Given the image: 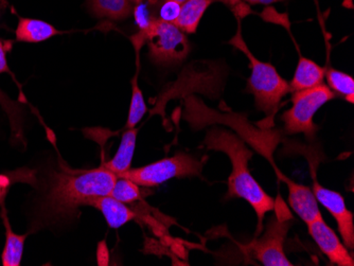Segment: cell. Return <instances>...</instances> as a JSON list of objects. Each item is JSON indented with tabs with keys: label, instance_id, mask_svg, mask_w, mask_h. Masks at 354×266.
<instances>
[{
	"label": "cell",
	"instance_id": "6",
	"mask_svg": "<svg viewBox=\"0 0 354 266\" xmlns=\"http://www.w3.org/2000/svg\"><path fill=\"white\" fill-rule=\"evenodd\" d=\"M143 41L148 43L151 61L160 67L178 66L187 59L191 49L186 33L174 23L159 19L133 37L135 48L138 49Z\"/></svg>",
	"mask_w": 354,
	"mask_h": 266
},
{
	"label": "cell",
	"instance_id": "23",
	"mask_svg": "<svg viewBox=\"0 0 354 266\" xmlns=\"http://www.w3.org/2000/svg\"><path fill=\"white\" fill-rule=\"evenodd\" d=\"M158 0H141L133 8L135 23L138 26L139 30L145 31L150 27L153 21H156V8Z\"/></svg>",
	"mask_w": 354,
	"mask_h": 266
},
{
	"label": "cell",
	"instance_id": "22",
	"mask_svg": "<svg viewBox=\"0 0 354 266\" xmlns=\"http://www.w3.org/2000/svg\"><path fill=\"white\" fill-rule=\"evenodd\" d=\"M109 196L124 204H132L141 198L140 186L129 178L117 176L114 188Z\"/></svg>",
	"mask_w": 354,
	"mask_h": 266
},
{
	"label": "cell",
	"instance_id": "7",
	"mask_svg": "<svg viewBox=\"0 0 354 266\" xmlns=\"http://www.w3.org/2000/svg\"><path fill=\"white\" fill-rule=\"evenodd\" d=\"M334 98L335 93L325 84L293 93L292 107L281 116L283 132L288 135L304 134L308 140H313L318 131L314 116L320 107Z\"/></svg>",
	"mask_w": 354,
	"mask_h": 266
},
{
	"label": "cell",
	"instance_id": "30",
	"mask_svg": "<svg viewBox=\"0 0 354 266\" xmlns=\"http://www.w3.org/2000/svg\"><path fill=\"white\" fill-rule=\"evenodd\" d=\"M134 5H136V3H140L141 0H131Z\"/></svg>",
	"mask_w": 354,
	"mask_h": 266
},
{
	"label": "cell",
	"instance_id": "28",
	"mask_svg": "<svg viewBox=\"0 0 354 266\" xmlns=\"http://www.w3.org/2000/svg\"><path fill=\"white\" fill-rule=\"evenodd\" d=\"M6 53H7V49H6L5 44L0 39V75L1 73H11L9 65H8Z\"/></svg>",
	"mask_w": 354,
	"mask_h": 266
},
{
	"label": "cell",
	"instance_id": "24",
	"mask_svg": "<svg viewBox=\"0 0 354 266\" xmlns=\"http://www.w3.org/2000/svg\"><path fill=\"white\" fill-rule=\"evenodd\" d=\"M182 3L174 0H158L156 8L157 19L166 23H175L180 17Z\"/></svg>",
	"mask_w": 354,
	"mask_h": 266
},
{
	"label": "cell",
	"instance_id": "16",
	"mask_svg": "<svg viewBox=\"0 0 354 266\" xmlns=\"http://www.w3.org/2000/svg\"><path fill=\"white\" fill-rule=\"evenodd\" d=\"M63 35L55 26L44 21L21 17L16 28V41L21 43L37 44L47 41L55 35Z\"/></svg>",
	"mask_w": 354,
	"mask_h": 266
},
{
	"label": "cell",
	"instance_id": "27",
	"mask_svg": "<svg viewBox=\"0 0 354 266\" xmlns=\"http://www.w3.org/2000/svg\"><path fill=\"white\" fill-rule=\"evenodd\" d=\"M98 264L99 265H109V251L106 242L102 241L98 246Z\"/></svg>",
	"mask_w": 354,
	"mask_h": 266
},
{
	"label": "cell",
	"instance_id": "21",
	"mask_svg": "<svg viewBox=\"0 0 354 266\" xmlns=\"http://www.w3.org/2000/svg\"><path fill=\"white\" fill-rule=\"evenodd\" d=\"M147 112H148V108H147L146 102L143 98L142 91L139 88L137 75H135L132 81V100H131L130 113L127 117L125 129L136 128L137 124L142 120Z\"/></svg>",
	"mask_w": 354,
	"mask_h": 266
},
{
	"label": "cell",
	"instance_id": "12",
	"mask_svg": "<svg viewBox=\"0 0 354 266\" xmlns=\"http://www.w3.org/2000/svg\"><path fill=\"white\" fill-rule=\"evenodd\" d=\"M288 204L306 224L323 218L318 202L309 187L292 182L288 186Z\"/></svg>",
	"mask_w": 354,
	"mask_h": 266
},
{
	"label": "cell",
	"instance_id": "5",
	"mask_svg": "<svg viewBox=\"0 0 354 266\" xmlns=\"http://www.w3.org/2000/svg\"><path fill=\"white\" fill-rule=\"evenodd\" d=\"M224 79V69L220 65L209 61L192 63L182 71L175 82L167 85L160 93L152 114L165 116V107L168 101L184 99L193 93H204L210 98H218L222 93Z\"/></svg>",
	"mask_w": 354,
	"mask_h": 266
},
{
	"label": "cell",
	"instance_id": "2",
	"mask_svg": "<svg viewBox=\"0 0 354 266\" xmlns=\"http://www.w3.org/2000/svg\"><path fill=\"white\" fill-rule=\"evenodd\" d=\"M204 144L208 150L224 153L230 158L232 171L228 178L227 196L243 198L252 206L259 221V234L264 216L268 212L276 209L277 202L264 191L250 174L248 162L252 160L254 152L236 133L218 126H214L207 132Z\"/></svg>",
	"mask_w": 354,
	"mask_h": 266
},
{
	"label": "cell",
	"instance_id": "29",
	"mask_svg": "<svg viewBox=\"0 0 354 266\" xmlns=\"http://www.w3.org/2000/svg\"><path fill=\"white\" fill-rule=\"evenodd\" d=\"M245 3H248V5H272V3H284V1H288V0H242Z\"/></svg>",
	"mask_w": 354,
	"mask_h": 266
},
{
	"label": "cell",
	"instance_id": "17",
	"mask_svg": "<svg viewBox=\"0 0 354 266\" xmlns=\"http://www.w3.org/2000/svg\"><path fill=\"white\" fill-rule=\"evenodd\" d=\"M87 9L97 19L124 21L133 13L131 0H87Z\"/></svg>",
	"mask_w": 354,
	"mask_h": 266
},
{
	"label": "cell",
	"instance_id": "8",
	"mask_svg": "<svg viewBox=\"0 0 354 266\" xmlns=\"http://www.w3.org/2000/svg\"><path fill=\"white\" fill-rule=\"evenodd\" d=\"M203 167V160L186 153H177L172 158H164L141 168L130 169L117 176L129 178L140 187L152 188L173 178L201 176Z\"/></svg>",
	"mask_w": 354,
	"mask_h": 266
},
{
	"label": "cell",
	"instance_id": "11",
	"mask_svg": "<svg viewBox=\"0 0 354 266\" xmlns=\"http://www.w3.org/2000/svg\"><path fill=\"white\" fill-rule=\"evenodd\" d=\"M310 236L331 263L339 266H353L354 260L345 244L336 236L334 230L324 221L323 218L307 224Z\"/></svg>",
	"mask_w": 354,
	"mask_h": 266
},
{
	"label": "cell",
	"instance_id": "1",
	"mask_svg": "<svg viewBox=\"0 0 354 266\" xmlns=\"http://www.w3.org/2000/svg\"><path fill=\"white\" fill-rule=\"evenodd\" d=\"M116 180V174L103 164L91 170L53 171L44 188H37L29 234L75 221L79 208L109 196Z\"/></svg>",
	"mask_w": 354,
	"mask_h": 266
},
{
	"label": "cell",
	"instance_id": "15",
	"mask_svg": "<svg viewBox=\"0 0 354 266\" xmlns=\"http://www.w3.org/2000/svg\"><path fill=\"white\" fill-rule=\"evenodd\" d=\"M325 68L316 64L315 61L300 55L295 73L290 84V91H304L324 84Z\"/></svg>",
	"mask_w": 354,
	"mask_h": 266
},
{
	"label": "cell",
	"instance_id": "31",
	"mask_svg": "<svg viewBox=\"0 0 354 266\" xmlns=\"http://www.w3.org/2000/svg\"><path fill=\"white\" fill-rule=\"evenodd\" d=\"M174 1H177V3H184L186 0H174Z\"/></svg>",
	"mask_w": 354,
	"mask_h": 266
},
{
	"label": "cell",
	"instance_id": "18",
	"mask_svg": "<svg viewBox=\"0 0 354 266\" xmlns=\"http://www.w3.org/2000/svg\"><path fill=\"white\" fill-rule=\"evenodd\" d=\"M137 134H138L137 129H127L121 137L120 146L114 158L103 164V166L106 167L111 172H114L116 175L130 170L135 148H136Z\"/></svg>",
	"mask_w": 354,
	"mask_h": 266
},
{
	"label": "cell",
	"instance_id": "9",
	"mask_svg": "<svg viewBox=\"0 0 354 266\" xmlns=\"http://www.w3.org/2000/svg\"><path fill=\"white\" fill-rule=\"evenodd\" d=\"M292 216H275L268 220L264 234L252 244L256 259L266 266H292L286 257L283 245L286 234L292 225Z\"/></svg>",
	"mask_w": 354,
	"mask_h": 266
},
{
	"label": "cell",
	"instance_id": "3",
	"mask_svg": "<svg viewBox=\"0 0 354 266\" xmlns=\"http://www.w3.org/2000/svg\"><path fill=\"white\" fill-rule=\"evenodd\" d=\"M184 100L183 118L190 124L193 130H201L212 124L230 126L246 144L252 146L257 152L270 162L281 182L286 184V186L291 184L292 180L284 176L278 170L274 162V151L281 142L282 132L272 128H256L248 120L245 114H236L232 112L224 114L216 109L209 108L200 99L192 95L185 97Z\"/></svg>",
	"mask_w": 354,
	"mask_h": 266
},
{
	"label": "cell",
	"instance_id": "26",
	"mask_svg": "<svg viewBox=\"0 0 354 266\" xmlns=\"http://www.w3.org/2000/svg\"><path fill=\"white\" fill-rule=\"evenodd\" d=\"M212 3L214 1H220V3H224V5L230 7L232 11L234 12L236 17H243L245 14H248V7L245 5H243V1L242 0H212Z\"/></svg>",
	"mask_w": 354,
	"mask_h": 266
},
{
	"label": "cell",
	"instance_id": "14",
	"mask_svg": "<svg viewBox=\"0 0 354 266\" xmlns=\"http://www.w3.org/2000/svg\"><path fill=\"white\" fill-rule=\"evenodd\" d=\"M91 206L102 212L107 225L114 229L122 227L136 218V213L127 207L124 202H119L111 196H100L91 202Z\"/></svg>",
	"mask_w": 354,
	"mask_h": 266
},
{
	"label": "cell",
	"instance_id": "13",
	"mask_svg": "<svg viewBox=\"0 0 354 266\" xmlns=\"http://www.w3.org/2000/svg\"><path fill=\"white\" fill-rule=\"evenodd\" d=\"M7 193V191H0V206H1L0 216L3 218L6 229V244L1 255V263L3 266H19L28 234H17L12 229L5 207V198Z\"/></svg>",
	"mask_w": 354,
	"mask_h": 266
},
{
	"label": "cell",
	"instance_id": "4",
	"mask_svg": "<svg viewBox=\"0 0 354 266\" xmlns=\"http://www.w3.org/2000/svg\"><path fill=\"white\" fill-rule=\"evenodd\" d=\"M230 44L242 51L250 59L252 73L248 81L246 91L254 96L256 108L263 112L268 119L274 118L282 99L288 93H291L290 84L272 64L259 61L252 55L245 41L241 37L240 29L236 37L230 39Z\"/></svg>",
	"mask_w": 354,
	"mask_h": 266
},
{
	"label": "cell",
	"instance_id": "25",
	"mask_svg": "<svg viewBox=\"0 0 354 266\" xmlns=\"http://www.w3.org/2000/svg\"><path fill=\"white\" fill-rule=\"evenodd\" d=\"M0 103L3 105V108L7 111L8 116L11 119L12 131H13L14 134L17 135V129L16 128H19V122L16 119L19 118V112H16V109H14V105L12 104L13 102L10 99L6 98L1 91H0Z\"/></svg>",
	"mask_w": 354,
	"mask_h": 266
},
{
	"label": "cell",
	"instance_id": "19",
	"mask_svg": "<svg viewBox=\"0 0 354 266\" xmlns=\"http://www.w3.org/2000/svg\"><path fill=\"white\" fill-rule=\"evenodd\" d=\"M212 3V0H186L174 25L187 35L196 33L203 15Z\"/></svg>",
	"mask_w": 354,
	"mask_h": 266
},
{
	"label": "cell",
	"instance_id": "10",
	"mask_svg": "<svg viewBox=\"0 0 354 266\" xmlns=\"http://www.w3.org/2000/svg\"><path fill=\"white\" fill-rule=\"evenodd\" d=\"M311 174L313 178V187L312 191L315 196L317 202H319L335 218L337 227L344 244L348 249L352 250L354 247V223L353 213L346 206L344 196L339 192L327 189L319 184L316 180L315 172L311 164Z\"/></svg>",
	"mask_w": 354,
	"mask_h": 266
},
{
	"label": "cell",
	"instance_id": "20",
	"mask_svg": "<svg viewBox=\"0 0 354 266\" xmlns=\"http://www.w3.org/2000/svg\"><path fill=\"white\" fill-rule=\"evenodd\" d=\"M328 87L335 95L343 96L349 103L354 101V80L351 75L334 68H329L325 73Z\"/></svg>",
	"mask_w": 354,
	"mask_h": 266
}]
</instances>
